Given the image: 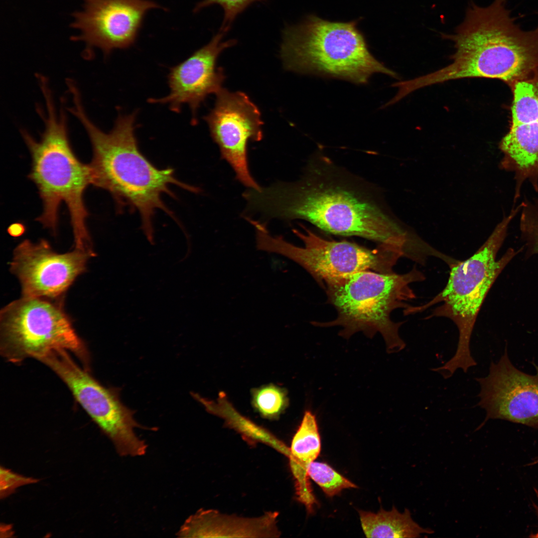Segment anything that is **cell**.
Here are the masks:
<instances>
[{
    "label": "cell",
    "instance_id": "obj_5",
    "mask_svg": "<svg viewBox=\"0 0 538 538\" xmlns=\"http://www.w3.org/2000/svg\"><path fill=\"white\" fill-rule=\"evenodd\" d=\"M520 210V206L513 207L472 256L450 264L446 286L433 299L421 306H409L405 311L406 315L413 314L442 302L433 310L432 316L451 319L459 333L454 355L440 367L448 377H452L459 369L467 373L470 368L477 365L470 349L472 332L479 310L492 285L508 263L522 250L516 251L510 248L500 259L496 260L509 226Z\"/></svg>",
    "mask_w": 538,
    "mask_h": 538
},
{
    "label": "cell",
    "instance_id": "obj_13",
    "mask_svg": "<svg viewBox=\"0 0 538 538\" xmlns=\"http://www.w3.org/2000/svg\"><path fill=\"white\" fill-rule=\"evenodd\" d=\"M91 254L75 249L59 254L42 239H26L14 249L10 270L18 279L22 296L59 299L86 270Z\"/></svg>",
    "mask_w": 538,
    "mask_h": 538
},
{
    "label": "cell",
    "instance_id": "obj_15",
    "mask_svg": "<svg viewBox=\"0 0 538 538\" xmlns=\"http://www.w3.org/2000/svg\"><path fill=\"white\" fill-rule=\"evenodd\" d=\"M159 7L151 0H85L83 10L74 15L73 26L81 32L77 39L108 55L131 46L147 12Z\"/></svg>",
    "mask_w": 538,
    "mask_h": 538
},
{
    "label": "cell",
    "instance_id": "obj_23",
    "mask_svg": "<svg viewBox=\"0 0 538 538\" xmlns=\"http://www.w3.org/2000/svg\"><path fill=\"white\" fill-rule=\"evenodd\" d=\"M264 0H203L194 8L197 12L206 7L217 4L223 9L224 17L221 29L228 31L236 18L252 3Z\"/></svg>",
    "mask_w": 538,
    "mask_h": 538
},
{
    "label": "cell",
    "instance_id": "obj_25",
    "mask_svg": "<svg viewBox=\"0 0 538 538\" xmlns=\"http://www.w3.org/2000/svg\"><path fill=\"white\" fill-rule=\"evenodd\" d=\"M25 231L24 225L21 223H14L11 224L7 228L8 234L12 237H19L22 235Z\"/></svg>",
    "mask_w": 538,
    "mask_h": 538
},
{
    "label": "cell",
    "instance_id": "obj_9",
    "mask_svg": "<svg viewBox=\"0 0 538 538\" xmlns=\"http://www.w3.org/2000/svg\"><path fill=\"white\" fill-rule=\"evenodd\" d=\"M303 232L293 229L303 243L296 246L281 236H273L267 229L255 231L258 250L275 253L303 268L324 288L356 273L372 270L393 271V267L405 254L398 249L379 245L369 249L348 241L325 240L301 225Z\"/></svg>",
    "mask_w": 538,
    "mask_h": 538
},
{
    "label": "cell",
    "instance_id": "obj_10",
    "mask_svg": "<svg viewBox=\"0 0 538 538\" xmlns=\"http://www.w3.org/2000/svg\"><path fill=\"white\" fill-rule=\"evenodd\" d=\"M40 361L66 384L76 401L111 439L120 456H139L146 453V443L134 431L140 425L116 390L103 386L87 370L79 367L66 350L53 351Z\"/></svg>",
    "mask_w": 538,
    "mask_h": 538
},
{
    "label": "cell",
    "instance_id": "obj_2",
    "mask_svg": "<svg viewBox=\"0 0 538 538\" xmlns=\"http://www.w3.org/2000/svg\"><path fill=\"white\" fill-rule=\"evenodd\" d=\"M442 36L454 44L452 62L408 80L410 92L464 78L499 79L511 87L538 72V25L522 29L506 7V0H494L485 7L471 4L455 32Z\"/></svg>",
    "mask_w": 538,
    "mask_h": 538
},
{
    "label": "cell",
    "instance_id": "obj_20",
    "mask_svg": "<svg viewBox=\"0 0 538 538\" xmlns=\"http://www.w3.org/2000/svg\"><path fill=\"white\" fill-rule=\"evenodd\" d=\"M287 391L282 388L269 384L252 391V404L264 418H278L288 405Z\"/></svg>",
    "mask_w": 538,
    "mask_h": 538
},
{
    "label": "cell",
    "instance_id": "obj_7",
    "mask_svg": "<svg viewBox=\"0 0 538 538\" xmlns=\"http://www.w3.org/2000/svg\"><path fill=\"white\" fill-rule=\"evenodd\" d=\"M424 279L415 267L401 274L372 270L356 273L325 288L337 311L336 319L311 323L323 327L341 326L343 329L339 334L346 339L358 332L371 338L380 333L387 352H399L406 347L399 334L403 323L394 322L391 313L396 309L409 306L406 303L415 296L410 284Z\"/></svg>",
    "mask_w": 538,
    "mask_h": 538
},
{
    "label": "cell",
    "instance_id": "obj_6",
    "mask_svg": "<svg viewBox=\"0 0 538 538\" xmlns=\"http://www.w3.org/2000/svg\"><path fill=\"white\" fill-rule=\"evenodd\" d=\"M357 23L332 22L311 15L299 24L286 27L280 47L285 68L358 84H366L377 73L398 78L370 53Z\"/></svg>",
    "mask_w": 538,
    "mask_h": 538
},
{
    "label": "cell",
    "instance_id": "obj_8",
    "mask_svg": "<svg viewBox=\"0 0 538 538\" xmlns=\"http://www.w3.org/2000/svg\"><path fill=\"white\" fill-rule=\"evenodd\" d=\"M59 350L73 353L87 369V349L64 309L63 298L22 296L1 310L0 351L7 361H40Z\"/></svg>",
    "mask_w": 538,
    "mask_h": 538
},
{
    "label": "cell",
    "instance_id": "obj_19",
    "mask_svg": "<svg viewBox=\"0 0 538 538\" xmlns=\"http://www.w3.org/2000/svg\"><path fill=\"white\" fill-rule=\"evenodd\" d=\"M359 514L367 538H413L434 533L432 530L423 528L416 523L407 509L401 513L393 506L390 511L381 508L376 513L359 511Z\"/></svg>",
    "mask_w": 538,
    "mask_h": 538
},
{
    "label": "cell",
    "instance_id": "obj_3",
    "mask_svg": "<svg viewBox=\"0 0 538 538\" xmlns=\"http://www.w3.org/2000/svg\"><path fill=\"white\" fill-rule=\"evenodd\" d=\"M72 101L69 112L83 126L92 145L91 184L108 191L119 212L126 208L137 212L143 231L152 238L156 210L175 219L162 199L163 194L175 198L170 185L194 193L199 188L178 180L171 168H157L141 153L134 132L137 111L119 115L112 130L105 133L87 116L79 93L72 95Z\"/></svg>",
    "mask_w": 538,
    "mask_h": 538
},
{
    "label": "cell",
    "instance_id": "obj_26",
    "mask_svg": "<svg viewBox=\"0 0 538 538\" xmlns=\"http://www.w3.org/2000/svg\"><path fill=\"white\" fill-rule=\"evenodd\" d=\"M534 491L535 492L536 496L538 498V489H537V488H534ZM533 506H534V508H535L536 514H537V516L538 517V505H537L536 504H534ZM530 537H531V538H538V531L535 534H532L530 536Z\"/></svg>",
    "mask_w": 538,
    "mask_h": 538
},
{
    "label": "cell",
    "instance_id": "obj_1",
    "mask_svg": "<svg viewBox=\"0 0 538 538\" xmlns=\"http://www.w3.org/2000/svg\"><path fill=\"white\" fill-rule=\"evenodd\" d=\"M323 163H310L294 182L248 190L247 211L262 219L305 220L334 235L360 237L407 251L406 233L374 195L327 160Z\"/></svg>",
    "mask_w": 538,
    "mask_h": 538
},
{
    "label": "cell",
    "instance_id": "obj_18",
    "mask_svg": "<svg viewBox=\"0 0 538 538\" xmlns=\"http://www.w3.org/2000/svg\"><path fill=\"white\" fill-rule=\"evenodd\" d=\"M320 450L321 439L316 416L306 410L292 438L288 456L297 498L308 510H311L316 501L308 480L307 469Z\"/></svg>",
    "mask_w": 538,
    "mask_h": 538
},
{
    "label": "cell",
    "instance_id": "obj_17",
    "mask_svg": "<svg viewBox=\"0 0 538 538\" xmlns=\"http://www.w3.org/2000/svg\"><path fill=\"white\" fill-rule=\"evenodd\" d=\"M278 514L268 512L254 518L200 510L185 521L177 533L180 538H277Z\"/></svg>",
    "mask_w": 538,
    "mask_h": 538
},
{
    "label": "cell",
    "instance_id": "obj_22",
    "mask_svg": "<svg viewBox=\"0 0 538 538\" xmlns=\"http://www.w3.org/2000/svg\"><path fill=\"white\" fill-rule=\"evenodd\" d=\"M522 202L519 228L526 256L530 257L538 254V198H526Z\"/></svg>",
    "mask_w": 538,
    "mask_h": 538
},
{
    "label": "cell",
    "instance_id": "obj_16",
    "mask_svg": "<svg viewBox=\"0 0 538 538\" xmlns=\"http://www.w3.org/2000/svg\"><path fill=\"white\" fill-rule=\"evenodd\" d=\"M227 32L220 29L209 43L171 68L167 77L169 94L148 102L168 104L176 113L186 104L192 113V124H197L200 105L209 95L216 94L222 88L226 78L223 69L217 66V59L223 51L236 43L235 39L222 40Z\"/></svg>",
    "mask_w": 538,
    "mask_h": 538
},
{
    "label": "cell",
    "instance_id": "obj_27",
    "mask_svg": "<svg viewBox=\"0 0 538 538\" xmlns=\"http://www.w3.org/2000/svg\"><path fill=\"white\" fill-rule=\"evenodd\" d=\"M538 464V457L533 459L532 461L527 464V466H532Z\"/></svg>",
    "mask_w": 538,
    "mask_h": 538
},
{
    "label": "cell",
    "instance_id": "obj_4",
    "mask_svg": "<svg viewBox=\"0 0 538 538\" xmlns=\"http://www.w3.org/2000/svg\"><path fill=\"white\" fill-rule=\"evenodd\" d=\"M46 112H38L44 124L40 140H36L26 130L20 133L31 157L28 178L36 185L42 200L43 210L36 220L55 235L59 210L62 203L69 213L75 248L93 252L87 226L88 211L84 193L91 184L89 164L82 162L71 146L67 120L62 109L57 112L49 86L41 87Z\"/></svg>",
    "mask_w": 538,
    "mask_h": 538
},
{
    "label": "cell",
    "instance_id": "obj_11",
    "mask_svg": "<svg viewBox=\"0 0 538 538\" xmlns=\"http://www.w3.org/2000/svg\"><path fill=\"white\" fill-rule=\"evenodd\" d=\"M216 96L214 107L203 117L211 136L222 158L234 170L236 179L249 189L259 190L261 187L249 170L248 144L249 140L263 138L261 112L243 92H231L222 87Z\"/></svg>",
    "mask_w": 538,
    "mask_h": 538
},
{
    "label": "cell",
    "instance_id": "obj_12",
    "mask_svg": "<svg viewBox=\"0 0 538 538\" xmlns=\"http://www.w3.org/2000/svg\"><path fill=\"white\" fill-rule=\"evenodd\" d=\"M513 93L509 130L499 144V167L514 180L513 203L526 182L538 192V72L511 87Z\"/></svg>",
    "mask_w": 538,
    "mask_h": 538
},
{
    "label": "cell",
    "instance_id": "obj_14",
    "mask_svg": "<svg viewBox=\"0 0 538 538\" xmlns=\"http://www.w3.org/2000/svg\"><path fill=\"white\" fill-rule=\"evenodd\" d=\"M536 375L517 369L509 359L507 347L497 363H491L488 375L476 378L480 387L477 405L486 411L484 421L500 419L538 429V366Z\"/></svg>",
    "mask_w": 538,
    "mask_h": 538
},
{
    "label": "cell",
    "instance_id": "obj_21",
    "mask_svg": "<svg viewBox=\"0 0 538 538\" xmlns=\"http://www.w3.org/2000/svg\"><path fill=\"white\" fill-rule=\"evenodd\" d=\"M307 475L328 497L335 496L345 489L357 488V485L324 462H311L307 469Z\"/></svg>",
    "mask_w": 538,
    "mask_h": 538
},
{
    "label": "cell",
    "instance_id": "obj_24",
    "mask_svg": "<svg viewBox=\"0 0 538 538\" xmlns=\"http://www.w3.org/2000/svg\"><path fill=\"white\" fill-rule=\"evenodd\" d=\"M39 481L38 479L24 476L1 466L0 498V499H5L13 494L17 488L24 485L36 483Z\"/></svg>",
    "mask_w": 538,
    "mask_h": 538
}]
</instances>
